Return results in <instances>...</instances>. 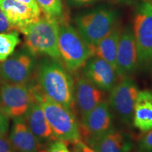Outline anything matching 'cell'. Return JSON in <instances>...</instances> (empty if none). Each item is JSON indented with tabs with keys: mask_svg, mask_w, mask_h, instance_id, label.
<instances>
[{
	"mask_svg": "<svg viewBox=\"0 0 152 152\" xmlns=\"http://www.w3.org/2000/svg\"><path fill=\"white\" fill-rule=\"evenodd\" d=\"M31 89L33 96L42 109L55 137L72 143L80 140V124L72 110L51 99L39 86Z\"/></svg>",
	"mask_w": 152,
	"mask_h": 152,
	"instance_id": "6da1fadb",
	"label": "cell"
},
{
	"mask_svg": "<svg viewBox=\"0 0 152 152\" xmlns=\"http://www.w3.org/2000/svg\"><path fill=\"white\" fill-rule=\"evenodd\" d=\"M39 87L48 97L67 109L73 107L74 82L71 75L56 60L45 59L38 70Z\"/></svg>",
	"mask_w": 152,
	"mask_h": 152,
	"instance_id": "7a4b0ae2",
	"label": "cell"
},
{
	"mask_svg": "<svg viewBox=\"0 0 152 152\" xmlns=\"http://www.w3.org/2000/svg\"><path fill=\"white\" fill-rule=\"evenodd\" d=\"M60 23L44 14L37 21L22 30L28 50L33 55L45 54L54 59L60 58L58 48Z\"/></svg>",
	"mask_w": 152,
	"mask_h": 152,
	"instance_id": "3957f363",
	"label": "cell"
},
{
	"mask_svg": "<svg viewBox=\"0 0 152 152\" xmlns=\"http://www.w3.org/2000/svg\"><path fill=\"white\" fill-rule=\"evenodd\" d=\"M58 48L68 71L75 72L93 56L92 48L71 25H59Z\"/></svg>",
	"mask_w": 152,
	"mask_h": 152,
	"instance_id": "277c9868",
	"label": "cell"
},
{
	"mask_svg": "<svg viewBox=\"0 0 152 152\" xmlns=\"http://www.w3.org/2000/svg\"><path fill=\"white\" fill-rule=\"evenodd\" d=\"M117 18L114 10L99 7L77 15L75 22L77 31L92 47L115 27Z\"/></svg>",
	"mask_w": 152,
	"mask_h": 152,
	"instance_id": "5b68a950",
	"label": "cell"
},
{
	"mask_svg": "<svg viewBox=\"0 0 152 152\" xmlns=\"http://www.w3.org/2000/svg\"><path fill=\"white\" fill-rule=\"evenodd\" d=\"M132 32L138 54V68L152 72V5L142 1L137 7Z\"/></svg>",
	"mask_w": 152,
	"mask_h": 152,
	"instance_id": "8992f818",
	"label": "cell"
},
{
	"mask_svg": "<svg viewBox=\"0 0 152 152\" xmlns=\"http://www.w3.org/2000/svg\"><path fill=\"white\" fill-rule=\"evenodd\" d=\"M139 93L137 84L132 77H121L110 90L108 99L109 108L123 124L132 125L134 104Z\"/></svg>",
	"mask_w": 152,
	"mask_h": 152,
	"instance_id": "52a82bcc",
	"label": "cell"
},
{
	"mask_svg": "<svg viewBox=\"0 0 152 152\" xmlns=\"http://www.w3.org/2000/svg\"><path fill=\"white\" fill-rule=\"evenodd\" d=\"M33 99L31 87L26 84L8 83L1 88V107L7 116L20 118L25 115Z\"/></svg>",
	"mask_w": 152,
	"mask_h": 152,
	"instance_id": "ba28073f",
	"label": "cell"
},
{
	"mask_svg": "<svg viewBox=\"0 0 152 152\" xmlns=\"http://www.w3.org/2000/svg\"><path fill=\"white\" fill-rule=\"evenodd\" d=\"M113 128V115L105 99L81 119L80 137H83L86 142L103 135Z\"/></svg>",
	"mask_w": 152,
	"mask_h": 152,
	"instance_id": "9c48e42d",
	"label": "cell"
},
{
	"mask_svg": "<svg viewBox=\"0 0 152 152\" xmlns=\"http://www.w3.org/2000/svg\"><path fill=\"white\" fill-rule=\"evenodd\" d=\"M33 56L28 50L19 51L11 54L0 64V76L11 83L26 84L33 71Z\"/></svg>",
	"mask_w": 152,
	"mask_h": 152,
	"instance_id": "30bf717a",
	"label": "cell"
},
{
	"mask_svg": "<svg viewBox=\"0 0 152 152\" xmlns=\"http://www.w3.org/2000/svg\"><path fill=\"white\" fill-rule=\"evenodd\" d=\"M138 68V54L132 28L127 26L121 32L118 47L115 71L120 77H132Z\"/></svg>",
	"mask_w": 152,
	"mask_h": 152,
	"instance_id": "8fae6325",
	"label": "cell"
},
{
	"mask_svg": "<svg viewBox=\"0 0 152 152\" xmlns=\"http://www.w3.org/2000/svg\"><path fill=\"white\" fill-rule=\"evenodd\" d=\"M105 92L95 86L84 75L76 78L73 87V106L81 119L105 100Z\"/></svg>",
	"mask_w": 152,
	"mask_h": 152,
	"instance_id": "7c38bea8",
	"label": "cell"
},
{
	"mask_svg": "<svg viewBox=\"0 0 152 152\" xmlns=\"http://www.w3.org/2000/svg\"><path fill=\"white\" fill-rule=\"evenodd\" d=\"M83 75L104 92H110L117 83L115 69L105 60L93 56L83 67Z\"/></svg>",
	"mask_w": 152,
	"mask_h": 152,
	"instance_id": "4fadbf2b",
	"label": "cell"
},
{
	"mask_svg": "<svg viewBox=\"0 0 152 152\" xmlns=\"http://www.w3.org/2000/svg\"><path fill=\"white\" fill-rule=\"evenodd\" d=\"M85 142L98 152H131L134 148L132 137L128 133L114 128L103 135Z\"/></svg>",
	"mask_w": 152,
	"mask_h": 152,
	"instance_id": "5bb4252c",
	"label": "cell"
},
{
	"mask_svg": "<svg viewBox=\"0 0 152 152\" xmlns=\"http://www.w3.org/2000/svg\"><path fill=\"white\" fill-rule=\"evenodd\" d=\"M0 9L10 23L20 32L37 21L42 15L37 14L28 6L16 0H0Z\"/></svg>",
	"mask_w": 152,
	"mask_h": 152,
	"instance_id": "9a60e30c",
	"label": "cell"
},
{
	"mask_svg": "<svg viewBox=\"0 0 152 152\" xmlns=\"http://www.w3.org/2000/svg\"><path fill=\"white\" fill-rule=\"evenodd\" d=\"M24 115L26 125L39 142L52 140L56 138L42 109L33 96Z\"/></svg>",
	"mask_w": 152,
	"mask_h": 152,
	"instance_id": "2e32d148",
	"label": "cell"
},
{
	"mask_svg": "<svg viewBox=\"0 0 152 152\" xmlns=\"http://www.w3.org/2000/svg\"><path fill=\"white\" fill-rule=\"evenodd\" d=\"M9 140L14 149L19 152H42L40 142L21 117L15 119Z\"/></svg>",
	"mask_w": 152,
	"mask_h": 152,
	"instance_id": "e0dca14e",
	"label": "cell"
},
{
	"mask_svg": "<svg viewBox=\"0 0 152 152\" xmlns=\"http://www.w3.org/2000/svg\"><path fill=\"white\" fill-rule=\"evenodd\" d=\"M132 125L142 133L152 129V92L145 90L139 91L134 104Z\"/></svg>",
	"mask_w": 152,
	"mask_h": 152,
	"instance_id": "ac0fdd59",
	"label": "cell"
},
{
	"mask_svg": "<svg viewBox=\"0 0 152 152\" xmlns=\"http://www.w3.org/2000/svg\"><path fill=\"white\" fill-rule=\"evenodd\" d=\"M122 30L115 26L106 37L91 47L93 56L105 60L115 69L118 47Z\"/></svg>",
	"mask_w": 152,
	"mask_h": 152,
	"instance_id": "d6986e66",
	"label": "cell"
},
{
	"mask_svg": "<svg viewBox=\"0 0 152 152\" xmlns=\"http://www.w3.org/2000/svg\"><path fill=\"white\" fill-rule=\"evenodd\" d=\"M20 43L17 31L0 33V61H4L13 54Z\"/></svg>",
	"mask_w": 152,
	"mask_h": 152,
	"instance_id": "ffe728a7",
	"label": "cell"
},
{
	"mask_svg": "<svg viewBox=\"0 0 152 152\" xmlns=\"http://www.w3.org/2000/svg\"><path fill=\"white\" fill-rule=\"evenodd\" d=\"M45 14L56 18L58 22L63 18L62 0H36Z\"/></svg>",
	"mask_w": 152,
	"mask_h": 152,
	"instance_id": "44dd1931",
	"label": "cell"
},
{
	"mask_svg": "<svg viewBox=\"0 0 152 152\" xmlns=\"http://www.w3.org/2000/svg\"><path fill=\"white\" fill-rule=\"evenodd\" d=\"M138 152H152V129L144 133V135L139 140Z\"/></svg>",
	"mask_w": 152,
	"mask_h": 152,
	"instance_id": "7402d4cb",
	"label": "cell"
},
{
	"mask_svg": "<svg viewBox=\"0 0 152 152\" xmlns=\"http://www.w3.org/2000/svg\"><path fill=\"white\" fill-rule=\"evenodd\" d=\"M45 152H71L68 149L66 141L58 140L53 141Z\"/></svg>",
	"mask_w": 152,
	"mask_h": 152,
	"instance_id": "603a6c76",
	"label": "cell"
},
{
	"mask_svg": "<svg viewBox=\"0 0 152 152\" xmlns=\"http://www.w3.org/2000/svg\"><path fill=\"white\" fill-rule=\"evenodd\" d=\"M12 31H17V30L16 28L10 23L4 13L0 9V33H9Z\"/></svg>",
	"mask_w": 152,
	"mask_h": 152,
	"instance_id": "cb8c5ba5",
	"label": "cell"
},
{
	"mask_svg": "<svg viewBox=\"0 0 152 152\" xmlns=\"http://www.w3.org/2000/svg\"><path fill=\"white\" fill-rule=\"evenodd\" d=\"M73 144L75 145V152H98L82 141L81 139L73 142Z\"/></svg>",
	"mask_w": 152,
	"mask_h": 152,
	"instance_id": "d4e9b609",
	"label": "cell"
},
{
	"mask_svg": "<svg viewBox=\"0 0 152 152\" xmlns=\"http://www.w3.org/2000/svg\"><path fill=\"white\" fill-rule=\"evenodd\" d=\"M0 152H14L10 140L4 135L0 137Z\"/></svg>",
	"mask_w": 152,
	"mask_h": 152,
	"instance_id": "484cf974",
	"label": "cell"
},
{
	"mask_svg": "<svg viewBox=\"0 0 152 152\" xmlns=\"http://www.w3.org/2000/svg\"><path fill=\"white\" fill-rule=\"evenodd\" d=\"M16 1H19V2L23 4L28 6V7H30V9H32L37 14L41 15L42 11L40 7H39L38 4L36 0H16Z\"/></svg>",
	"mask_w": 152,
	"mask_h": 152,
	"instance_id": "4316f807",
	"label": "cell"
},
{
	"mask_svg": "<svg viewBox=\"0 0 152 152\" xmlns=\"http://www.w3.org/2000/svg\"><path fill=\"white\" fill-rule=\"evenodd\" d=\"M98 0H66L68 4L71 7H82L88 4H92Z\"/></svg>",
	"mask_w": 152,
	"mask_h": 152,
	"instance_id": "83f0119b",
	"label": "cell"
},
{
	"mask_svg": "<svg viewBox=\"0 0 152 152\" xmlns=\"http://www.w3.org/2000/svg\"><path fill=\"white\" fill-rule=\"evenodd\" d=\"M8 128V121L5 115L0 113V137L4 135Z\"/></svg>",
	"mask_w": 152,
	"mask_h": 152,
	"instance_id": "f1b7e54d",
	"label": "cell"
},
{
	"mask_svg": "<svg viewBox=\"0 0 152 152\" xmlns=\"http://www.w3.org/2000/svg\"><path fill=\"white\" fill-rule=\"evenodd\" d=\"M120 1L124 3H131L132 2V1H134V0H120Z\"/></svg>",
	"mask_w": 152,
	"mask_h": 152,
	"instance_id": "f546056e",
	"label": "cell"
},
{
	"mask_svg": "<svg viewBox=\"0 0 152 152\" xmlns=\"http://www.w3.org/2000/svg\"><path fill=\"white\" fill-rule=\"evenodd\" d=\"M142 1H144V2H147L150 4L152 5V0H142Z\"/></svg>",
	"mask_w": 152,
	"mask_h": 152,
	"instance_id": "4dcf8cb0",
	"label": "cell"
}]
</instances>
